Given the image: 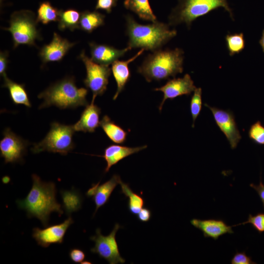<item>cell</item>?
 <instances>
[{
  "instance_id": "obj_1",
  "label": "cell",
  "mask_w": 264,
  "mask_h": 264,
  "mask_svg": "<svg viewBox=\"0 0 264 264\" xmlns=\"http://www.w3.org/2000/svg\"><path fill=\"white\" fill-rule=\"evenodd\" d=\"M33 184L26 198L17 200L18 206L26 211L28 217H36L43 225H48L52 212H57L59 216L63 214L61 205L57 202L56 188L54 183L44 182L37 175L32 176Z\"/></svg>"
},
{
  "instance_id": "obj_2",
  "label": "cell",
  "mask_w": 264,
  "mask_h": 264,
  "mask_svg": "<svg viewBox=\"0 0 264 264\" xmlns=\"http://www.w3.org/2000/svg\"><path fill=\"white\" fill-rule=\"evenodd\" d=\"M125 19L129 38L127 46L131 49L141 48L153 52L161 49L177 34L176 30H171L169 25L165 23L156 21L151 24H141L130 14L125 16Z\"/></svg>"
},
{
  "instance_id": "obj_3",
  "label": "cell",
  "mask_w": 264,
  "mask_h": 264,
  "mask_svg": "<svg viewBox=\"0 0 264 264\" xmlns=\"http://www.w3.org/2000/svg\"><path fill=\"white\" fill-rule=\"evenodd\" d=\"M183 60L184 51L181 48L159 49L145 58L137 72L148 82L165 80L183 72Z\"/></svg>"
},
{
  "instance_id": "obj_4",
  "label": "cell",
  "mask_w": 264,
  "mask_h": 264,
  "mask_svg": "<svg viewBox=\"0 0 264 264\" xmlns=\"http://www.w3.org/2000/svg\"><path fill=\"white\" fill-rule=\"evenodd\" d=\"M88 89L78 88L74 78L66 77L53 85L38 95L44 99L39 109L55 106L61 109H73L79 106H86Z\"/></svg>"
},
{
  "instance_id": "obj_5",
  "label": "cell",
  "mask_w": 264,
  "mask_h": 264,
  "mask_svg": "<svg viewBox=\"0 0 264 264\" xmlns=\"http://www.w3.org/2000/svg\"><path fill=\"white\" fill-rule=\"evenodd\" d=\"M219 7H223L233 19L227 0H178L177 5L168 17L169 25L185 23L189 29L194 21Z\"/></svg>"
},
{
  "instance_id": "obj_6",
  "label": "cell",
  "mask_w": 264,
  "mask_h": 264,
  "mask_svg": "<svg viewBox=\"0 0 264 264\" xmlns=\"http://www.w3.org/2000/svg\"><path fill=\"white\" fill-rule=\"evenodd\" d=\"M75 132L73 125L53 122L45 137L34 145L32 152L38 154L47 151L66 155L74 147L73 135Z\"/></svg>"
},
{
  "instance_id": "obj_7",
  "label": "cell",
  "mask_w": 264,
  "mask_h": 264,
  "mask_svg": "<svg viewBox=\"0 0 264 264\" xmlns=\"http://www.w3.org/2000/svg\"><path fill=\"white\" fill-rule=\"evenodd\" d=\"M10 26L4 28L12 36L14 47L21 44L35 45V41L40 39L37 28V21L31 11L22 10L14 12L10 20Z\"/></svg>"
},
{
  "instance_id": "obj_8",
  "label": "cell",
  "mask_w": 264,
  "mask_h": 264,
  "mask_svg": "<svg viewBox=\"0 0 264 264\" xmlns=\"http://www.w3.org/2000/svg\"><path fill=\"white\" fill-rule=\"evenodd\" d=\"M86 69V77L84 82L86 87L92 92V100L106 91L111 69L109 66L97 64L88 58L83 50L79 56Z\"/></svg>"
},
{
  "instance_id": "obj_9",
  "label": "cell",
  "mask_w": 264,
  "mask_h": 264,
  "mask_svg": "<svg viewBox=\"0 0 264 264\" xmlns=\"http://www.w3.org/2000/svg\"><path fill=\"white\" fill-rule=\"evenodd\" d=\"M120 228L121 226L116 223L112 231L107 236L103 235L101 230L97 229L96 235L90 237V240L95 242L90 251L98 254L110 264H124L125 260L120 255L115 238L116 232Z\"/></svg>"
},
{
  "instance_id": "obj_10",
  "label": "cell",
  "mask_w": 264,
  "mask_h": 264,
  "mask_svg": "<svg viewBox=\"0 0 264 264\" xmlns=\"http://www.w3.org/2000/svg\"><path fill=\"white\" fill-rule=\"evenodd\" d=\"M28 144L26 141L13 132L9 128L5 129L0 141V155L5 163L20 162Z\"/></svg>"
},
{
  "instance_id": "obj_11",
  "label": "cell",
  "mask_w": 264,
  "mask_h": 264,
  "mask_svg": "<svg viewBox=\"0 0 264 264\" xmlns=\"http://www.w3.org/2000/svg\"><path fill=\"white\" fill-rule=\"evenodd\" d=\"M212 111L217 125L224 133L229 142L231 148L235 149L242 138L237 126L235 118L230 111L210 107L205 104Z\"/></svg>"
},
{
  "instance_id": "obj_12",
  "label": "cell",
  "mask_w": 264,
  "mask_h": 264,
  "mask_svg": "<svg viewBox=\"0 0 264 264\" xmlns=\"http://www.w3.org/2000/svg\"><path fill=\"white\" fill-rule=\"evenodd\" d=\"M73 220L69 217L62 223L46 226L44 229L35 227L33 229V238L38 244L44 247H47L51 244L61 243L65 234Z\"/></svg>"
},
{
  "instance_id": "obj_13",
  "label": "cell",
  "mask_w": 264,
  "mask_h": 264,
  "mask_svg": "<svg viewBox=\"0 0 264 264\" xmlns=\"http://www.w3.org/2000/svg\"><path fill=\"white\" fill-rule=\"evenodd\" d=\"M193 81L188 74L182 78H174L169 80L164 86L155 88V91H160L163 93V98L159 106L161 110L165 101L168 99H173L177 97L190 95L196 88Z\"/></svg>"
},
{
  "instance_id": "obj_14",
  "label": "cell",
  "mask_w": 264,
  "mask_h": 264,
  "mask_svg": "<svg viewBox=\"0 0 264 264\" xmlns=\"http://www.w3.org/2000/svg\"><path fill=\"white\" fill-rule=\"evenodd\" d=\"M75 44L54 32L51 42L41 48L40 57L44 63L61 61Z\"/></svg>"
},
{
  "instance_id": "obj_15",
  "label": "cell",
  "mask_w": 264,
  "mask_h": 264,
  "mask_svg": "<svg viewBox=\"0 0 264 264\" xmlns=\"http://www.w3.org/2000/svg\"><path fill=\"white\" fill-rule=\"evenodd\" d=\"M90 50V59L94 62L109 66L123 56L131 50L129 47L119 49L112 46L98 44L94 42L89 43Z\"/></svg>"
},
{
  "instance_id": "obj_16",
  "label": "cell",
  "mask_w": 264,
  "mask_h": 264,
  "mask_svg": "<svg viewBox=\"0 0 264 264\" xmlns=\"http://www.w3.org/2000/svg\"><path fill=\"white\" fill-rule=\"evenodd\" d=\"M121 179L118 175H114L111 178L105 183L99 184V182L93 184L86 194L88 197H92L96 209L94 215L98 209L107 203L111 193L118 184H120Z\"/></svg>"
},
{
  "instance_id": "obj_17",
  "label": "cell",
  "mask_w": 264,
  "mask_h": 264,
  "mask_svg": "<svg viewBox=\"0 0 264 264\" xmlns=\"http://www.w3.org/2000/svg\"><path fill=\"white\" fill-rule=\"evenodd\" d=\"M190 222L203 233L204 237L211 238L215 240L225 234L234 233L232 226L227 225L221 220L193 219L190 220Z\"/></svg>"
},
{
  "instance_id": "obj_18",
  "label": "cell",
  "mask_w": 264,
  "mask_h": 264,
  "mask_svg": "<svg viewBox=\"0 0 264 264\" xmlns=\"http://www.w3.org/2000/svg\"><path fill=\"white\" fill-rule=\"evenodd\" d=\"M101 109L91 100L81 113L79 120L73 125L75 131L93 132L100 125Z\"/></svg>"
},
{
  "instance_id": "obj_19",
  "label": "cell",
  "mask_w": 264,
  "mask_h": 264,
  "mask_svg": "<svg viewBox=\"0 0 264 264\" xmlns=\"http://www.w3.org/2000/svg\"><path fill=\"white\" fill-rule=\"evenodd\" d=\"M147 147V145L130 147L120 145L112 144L106 147L104 154L100 155L106 160L107 166L105 172H108L110 168L124 158L139 152Z\"/></svg>"
},
{
  "instance_id": "obj_20",
  "label": "cell",
  "mask_w": 264,
  "mask_h": 264,
  "mask_svg": "<svg viewBox=\"0 0 264 264\" xmlns=\"http://www.w3.org/2000/svg\"><path fill=\"white\" fill-rule=\"evenodd\" d=\"M145 50L141 49L134 56L126 61L116 60L112 64L111 71L117 84V90L113 96L115 100L124 89L131 77L129 65L142 54Z\"/></svg>"
},
{
  "instance_id": "obj_21",
  "label": "cell",
  "mask_w": 264,
  "mask_h": 264,
  "mask_svg": "<svg viewBox=\"0 0 264 264\" xmlns=\"http://www.w3.org/2000/svg\"><path fill=\"white\" fill-rule=\"evenodd\" d=\"M2 77L4 79L3 87L8 89L10 98L13 102L16 105H23L30 108L31 104L24 85L12 81L8 78L6 74Z\"/></svg>"
},
{
  "instance_id": "obj_22",
  "label": "cell",
  "mask_w": 264,
  "mask_h": 264,
  "mask_svg": "<svg viewBox=\"0 0 264 264\" xmlns=\"http://www.w3.org/2000/svg\"><path fill=\"white\" fill-rule=\"evenodd\" d=\"M124 6L127 9L135 13L143 20L153 22L157 21V18L151 8L149 0H125Z\"/></svg>"
},
{
  "instance_id": "obj_23",
  "label": "cell",
  "mask_w": 264,
  "mask_h": 264,
  "mask_svg": "<svg viewBox=\"0 0 264 264\" xmlns=\"http://www.w3.org/2000/svg\"><path fill=\"white\" fill-rule=\"evenodd\" d=\"M100 126L108 137L113 142L122 144L126 141L128 134L127 132L115 123L108 115L103 117Z\"/></svg>"
},
{
  "instance_id": "obj_24",
  "label": "cell",
  "mask_w": 264,
  "mask_h": 264,
  "mask_svg": "<svg viewBox=\"0 0 264 264\" xmlns=\"http://www.w3.org/2000/svg\"><path fill=\"white\" fill-rule=\"evenodd\" d=\"M105 16L95 10H86L81 13L79 29L90 33L105 23Z\"/></svg>"
},
{
  "instance_id": "obj_25",
  "label": "cell",
  "mask_w": 264,
  "mask_h": 264,
  "mask_svg": "<svg viewBox=\"0 0 264 264\" xmlns=\"http://www.w3.org/2000/svg\"><path fill=\"white\" fill-rule=\"evenodd\" d=\"M81 13L76 9L71 8L65 10H60L58 20V28L60 30L68 29L73 31L79 29Z\"/></svg>"
},
{
  "instance_id": "obj_26",
  "label": "cell",
  "mask_w": 264,
  "mask_h": 264,
  "mask_svg": "<svg viewBox=\"0 0 264 264\" xmlns=\"http://www.w3.org/2000/svg\"><path fill=\"white\" fill-rule=\"evenodd\" d=\"M60 10L54 7L49 1H44L40 3L37 10V22L44 24L59 20Z\"/></svg>"
},
{
  "instance_id": "obj_27",
  "label": "cell",
  "mask_w": 264,
  "mask_h": 264,
  "mask_svg": "<svg viewBox=\"0 0 264 264\" xmlns=\"http://www.w3.org/2000/svg\"><path fill=\"white\" fill-rule=\"evenodd\" d=\"M121 193L129 198L128 208L133 215H137L144 205V200L140 195L134 193L127 183L121 181Z\"/></svg>"
},
{
  "instance_id": "obj_28",
  "label": "cell",
  "mask_w": 264,
  "mask_h": 264,
  "mask_svg": "<svg viewBox=\"0 0 264 264\" xmlns=\"http://www.w3.org/2000/svg\"><path fill=\"white\" fill-rule=\"evenodd\" d=\"M63 207L67 215L80 209L82 204L81 196L79 193L74 191L61 192Z\"/></svg>"
},
{
  "instance_id": "obj_29",
  "label": "cell",
  "mask_w": 264,
  "mask_h": 264,
  "mask_svg": "<svg viewBox=\"0 0 264 264\" xmlns=\"http://www.w3.org/2000/svg\"><path fill=\"white\" fill-rule=\"evenodd\" d=\"M225 41L231 56L240 53L244 48L245 41L242 33L228 34L225 37Z\"/></svg>"
},
{
  "instance_id": "obj_30",
  "label": "cell",
  "mask_w": 264,
  "mask_h": 264,
  "mask_svg": "<svg viewBox=\"0 0 264 264\" xmlns=\"http://www.w3.org/2000/svg\"><path fill=\"white\" fill-rule=\"evenodd\" d=\"M202 106V89L200 88H196L190 102V111L193 119L192 127L195 126V121L199 115Z\"/></svg>"
},
{
  "instance_id": "obj_31",
  "label": "cell",
  "mask_w": 264,
  "mask_h": 264,
  "mask_svg": "<svg viewBox=\"0 0 264 264\" xmlns=\"http://www.w3.org/2000/svg\"><path fill=\"white\" fill-rule=\"evenodd\" d=\"M249 138L258 145H264V126L257 121L252 124L248 131Z\"/></svg>"
},
{
  "instance_id": "obj_32",
  "label": "cell",
  "mask_w": 264,
  "mask_h": 264,
  "mask_svg": "<svg viewBox=\"0 0 264 264\" xmlns=\"http://www.w3.org/2000/svg\"><path fill=\"white\" fill-rule=\"evenodd\" d=\"M247 223L251 224L260 233L264 232V214L259 213L255 216L250 214L246 221L237 224L233 226L243 225Z\"/></svg>"
},
{
  "instance_id": "obj_33",
  "label": "cell",
  "mask_w": 264,
  "mask_h": 264,
  "mask_svg": "<svg viewBox=\"0 0 264 264\" xmlns=\"http://www.w3.org/2000/svg\"><path fill=\"white\" fill-rule=\"evenodd\" d=\"M118 0H97L95 10L101 9L110 13L112 9L116 6Z\"/></svg>"
},
{
  "instance_id": "obj_34",
  "label": "cell",
  "mask_w": 264,
  "mask_h": 264,
  "mask_svg": "<svg viewBox=\"0 0 264 264\" xmlns=\"http://www.w3.org/2000/svg\"><path fill=\"white\" fill-rule=\"evenodd\" d=\"M232 264H255L250 257L247 256L245 252H238L234 255L231 259Z\"/></svg>"
},
{
  "instance_id": "obj_35",
  "label": "cell",
  "mask_w": 264,
  "mask_h": 264,
  "mask_svg": "<svg viewBox=\"0 0 264 264\" xmlns=\"http://www.w3.org/2000/svg\"><path fill=\"white\" fill-rule=\"evenodd\" d=\"M70 260L75 263H81L83 262L86 257L85 252L78 248L72 249L69 252Z\"/></svg>"
},
{
  "instance_id": "obj_36",
  "label": "cell",
  "mask_w": 264,
  "mask_h": 264,
  "mask_svg": "<svg viewBox=\"0 0 264 264\" xmlns=\"http://www.w3.org/2000/svg\"><path fill=\"white\" fill-rule=\"evenodd\" d=\"M8 52L7 51L0 52V74L3 76L6 74L8 63Z\"/></svg>"
},
{
  "instance_id": "obj_37",
  "label": "cell",
  "mask_w": 264,
  "mask_h": 264,
  "mask_svg": "<svg viewBox=\"0 0 264 264\" xmlns=\"http://www.w3.org/2000/svg\"><path fill=\"white\" fill-rule=\"evenodd\" d=\"M152 216L151 211L147 208H142L137 214L138 219L141 222H148Z\"/></svg>"
},
{
  "instance_id": "obj_38",
  "label": "cell",
  "mask_w": 264,
  "mask_h": 264,
  "mask_svg": "<svg viewBox=\"0 0 264 264\" xmlns=\"http://www.w3.org/2000/svg\"><path fill=\"white\" fill-rule=\"evenodd\" d=\"M250 186L255 189L258 194L263 203L264 208V184L263 183L261 180H260V183L258 185H254V184H250Z\"/></svg>"
},
{
  "instance_id": "obj_39",
  "label": "cell",
  "mask_w": 264,
  "mask_h": 264,
  "mask_svg": "<svg viewBox=\"0 0 264 264\" xmlns=\"http://www.w3.org/2000/svg\"><path fill=\"white\" fill-rule=\"evenodd\" d=\"M259 43L262 47V50L264 53V29L262 32L261 39L259 41Z\"/></svg>"
},
{
  "instance_id": "obj_40",
  "label": "cell",
  "mask_w": 264,
  "mask_h": 264,
  "mask_svg": "<svg viewBox=\"0 0 264 264\" xmlns=\"http://www.w3.org/2000/svg\"><path fill=\"white\" fill-rule=\"evenodd\" d=\"M81 264H91V263H90V262H88V261H83V262L81 263Z\"/></svg>"
}]
</instances>
